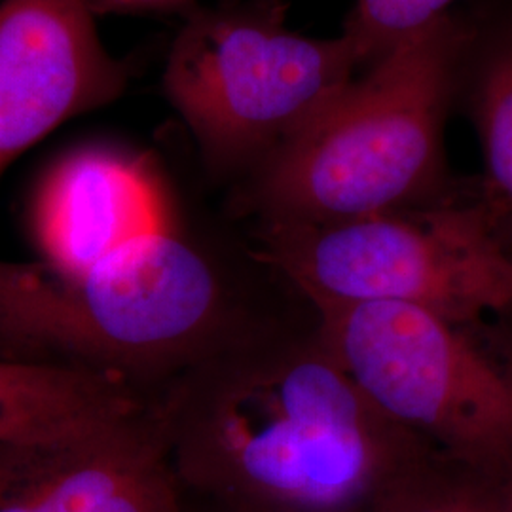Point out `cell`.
Listing matches in <instances>:
<instances>
[{
  "mask_svg": "<svg viewBox=\"0 0 512 512\" xmlns=\"http://www.w3.org/2000/svg\"><path fill=\"white\" fill-rule=\"evenodd\" d=\"M93 16L124 14H184L198 8L196 0H84Z\"/></svg>",
  "mask_w": 512,
  "mask_h": 512,
  "instance_id": "5bb4252c",
  "label": "cell"
},
{
  "mask_svg": "<svg viewBox=\"0 0 512 512\" xmlns=\"http://www.w3.org/2000/svg\"><path fill=\"white\" fill-rule=\"evenodd\" d=\"M179 219L154 164L128 150L84 147L44 175L29 207L37 260L76 272Z\"/></svg>",
  "mask_w": 512,
  "mask_h": 512,
  "instance_id": "9c48e42d",
  "label": "cell"
},
{
  "mask_svg": "<svg viewBox=\"0 0 512 512\" xmlns=\"http://www.w3.org/2000/svg\"><path fill=\"white\" fill-rule=\"evenodd\" d=\"M251 255L315 311L395 304L490 319L512 310L511 247L478 183L363 219L255 224Z\"/></svg>",
  "mask_w": 512,
  "mask_h": 512,
  "instance_id": "277c9868",
  "label": "cell"
},
{
  "mask_svg": "<svg viewBox=\"0 0 512 512\" xmlns=\"http://www.w3.org/2000/svg\"><path fill=\"white\" fill-rule=\"evenodd\" d=\"M147 403L110 376L0 357V444L69 433Z\"/></svg>",
  "mask_w": 512,
  "mask_h": 512,
  "instance_id": "30bf717a",
  "label": "cell"
},
{
  "mask_svg": "<svg viewBox=\"0 0 512 512\" xmlns=\"http://www.w3.org/2000/svg\"><path fill=\"white\" fill-rule=\"evenodd\" d=\"M471 112L484 160L478 190L512 251V29L480 55Z\"/></svg>",
  "mask_w": 512,
  "mask_h": 512,
  "instance_id": "8fae6325",
  "label": "cell"
},
{
  "mask_svg": "<svg viewBox=\"0 0 512 512\" xmlns=\"http://www.w3.org/2000/svg\"><path fill=\"white\" fill-rule=\"evenodd\" d=\"M184 512H215L211 511V509H207V507H203L200 503H196V501H190L188 497H184Z\"/></svg>",
  "mask_w": 512,
  "mask_h": 512,
  "instance_id": "2e32d148",
  "label": "cell"
},
{
  "mask_svg": "<svg viewBox=\"0 0 512 512\" xmlns=\"http://www.w3.org/2000/svg\"><path fill=\"white\" fill-rule=\"evenodd\" d=\"M511 484L429 452L393 482L376 512H494Z\"/></svg>",
  "mask_w": 512,
  "mask_h": 512,
  "instance_id": "7c38bea8",
  "label": "cell"
},
{
  "mask_svg": "<svg viewBox=\"0 0 512 512\" xmlns=\"http://www.w3.org/2000/svg\"><path fill=\"white\" fill-rule=\"evenodd\" d=\"M181 222L84 270L0 260V357L110 376L147 401L268 306Z\"/></svg>",
  "mask_w": 512,
  "mask_h": 512,
  "instance_id": "7a4b0ae2",
  "label": "cell"
},
{
  "mask_svg": "<svg viewBox=\"0 0 512 512\" xmlns=\"http://www.w3.org/2000/svg\"><path fill=\"white\" fill-rule=\"evenodd\" d=\"M152 404L184 497L215 512H376L435 452L366 399L310 306H268Z\"/></svg>",
  "mask_w": 512,
  "mask_h": 512,
  "instance_id": "6da1fadb",
  "label": "cell"
},
{
  "mask_svg": "<svg viewBox=\"0 0 512 512\" xmlns=\"http://www.w3.org/2000/svg\"><path fill=\"white\" fill-rule=\"evenodd\" d=\"M315 313L387 420L440 456L512 482V342L490 319L395 304Z\"/></svg>",
  "mask_w": 512,
  "mask_h": 512,
  "instance_id": "8992f818",
  "label": "cell"
},
{
  "mask_svg": "<svg viewBox=\"0 0 512 512\" xmlns=\"http://www.w3.org/2000/svg\"><path fill=\"white\" fill-rule=\"evenodd\" d=\"M454 0H355L344 35L355 46L361 67L376 63L406 40L420 35Z\"/></svg>",
  "mask_w": 512,
  "mask_h": 512,
  "instance_id": "4fadbf2b",
  "label": "cell"
},
{
  "mask_svg": "<svg viewBox=\"0 0 512 512\" xmlns=\"http://www.w3.org/2000/svg\"><path fill=\"white\" fill-rule=\"evenodd\" d=\"M128 80L84 0H2L0 175L67 120L116 101Z\"/></svg>",
  "mask_w": 512,
  "mask_h": 512,
  "instance_id": "ba28073f",
  "label": "cell"
},
{
  "mask_svg": "<svg viewBox=\"0 0 512 512\" xmlns=\"http://www.w3.org/2000/svg\"><path fill=\"white\" fill-rule=\"evenodd\" d=\"M476 31L452 14L363 69L234 194L255 224H329L446 200L444 126Z\"/></svg>",
  "mask_w": 512,
  "mask_h": 512,
  "instance_id": "3957f363",
  "label": "cell"
},
{
  "mask_svg": "<svg viewBox=\"0 0 512 512\" xmlns=\"http://www.w3.org/2000/svg\"><path fill=\"white\" fill-rule=\"evenodd\" d=\"M0 512H184L156 406L0 444Z\"/></svg>",
  "mask_w": 512,
  "mask_h": 512,
  "instance_id": "52a82bcc",
  "label": "cell"
},
{
  "mask_svg": "<svg viewBox=\"0 0 512 512\" xmlns=\"http://www.w3.org/2000/svg\"><path fill=\"white\" fill-rule=\"evenodd\" d=\"M494 512H512V484L507 488V492L495 507Z\"/></svg>",
  "mask_w": 512,
  "mask_h": 512,
  "instance_id": "9a60e30c",
  "label": "cell"
},
{
  "mask_svg": "<svg viewBox=\"0 0 512 512\" xmlns=\"http://www.w3.org/2000/svg\"><path fill=\"white\" fill-rule=\"evenodd\" d=\"M344 33H294L281 0L196 8L173 40L164 90L192 131L205 169L241 181L357 76Z\"/></svg>",
  "mask_w": 512,
  "mask_h": 512,
  "instance_id": "5b68a950",
  "label": "cell"
}]
</instances>
